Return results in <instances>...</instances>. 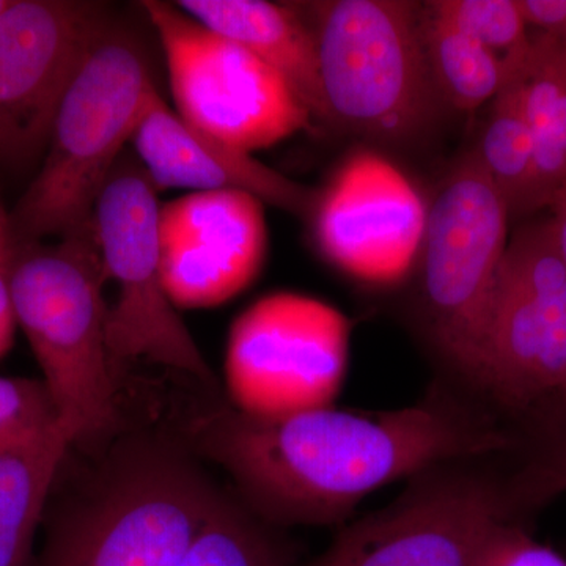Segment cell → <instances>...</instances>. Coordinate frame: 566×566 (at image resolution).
I'll use <instances>...</instances> for the list:
<instances>
[{
    "label": "cell",
    "mask_w": 566,
    "mask_h": 566,
    "mask_svg": "<svg viewBox=\"0 0 566 566\" xmlns=\"http://www.w3.org/2000/svg\"><path fill=\"white\" fill-rule=\"evenodd\" d=\"M186 436L273 526L342 523L371 491L434 464L516 446L482 406L441 386L419 403L378 412L324 406L263 419L218 400L189 420Z\"/></svg>",
    "instance_id": "cell-1"
},
{
    "label": "cell",
    "mask_w": 566,
    "mask_h": 566,
    "mask_svg": "<svg viewBox=\"0 0 566 566\" xmlns=\"http://www.w3.org/2000/svg\"><path fill=\"white\" fill-rule=\"evenodd\" d=\"M221 493L185 442L126 436L73 491L52 488L28 566H178Z\"/></svg>",
    "instance_id": "cell-2"
},
{
    "label": "cell",
    "mask_w": 566,
    "mask_h": 566,
    "mask_svg": "<svg viewBox=\"0 0 566 566\" xmlns=\"http://www.w3.org/2000/svg\"><path fill=\"white\" fill-rule=\"evenodd\" d=\"M6 274L18 326L35 354L71 449L109 441L120 408L107 348L106 274L93 222L52 245L11 248Z\"/></svg>",
    "instance_id": "cell-3"
},
{
    "label": "cell",
    "mask_w": 566,
    "mask_h": 566,
    "mask_svg": "<svg viewBox=\"0 0 566 566\" xmlns=\"http://www.w3.org/2000/svg\"><path fill=\"white\" fill-rule=\"evenodd\" d=\"M156 91L137 44L107 29L71 80L39 174L7 218L11 248L92 226L115 159Z\"/></svg>",
    "instance_id": "cell-4"
},
{
    "label": "cell",
    "mask_w": 566,
    "mask_h": 566,
    "mask_svg": "<svg viewBox=\"0 0 566 566\" xmlns=\"http://www.w3.org/2000/svg\"><path fill=\"white\" fill-rule=\"evenodd\" d=\"M326 123L405 144L438 114L422 39V7L403 0H333L311 7Z\"/></svg>",
    "instance_id": "cell-5"
},
{
    "label": "cell",
    "mask_w": 566,
    "mask_h": 566,
    "mask_svg": "<svg viewBox=\"0 0 566 566\" xmlns=\"http://www.w3.org/2000/svg\"><path fill=\"white\" fill-rule=\"evenodd\" d=\"M494 455L458 458L411 476L394 502L342 528L305 566H479L497 528L520 521L521 501L535 497L524 471L495 474L488 465Z\"/></svg>",
    "instance_id": "cell-6"
},
{
    "label": "cell",
    "mask_w": 566,
    "mask_h": 566,
    "mask_svg": "<svg viewBox=\"0 0 566 566\" xmlns=\"http://www.w3.org/2000/svg\"><path fill=\"white\" fill-rule=\"evenodd\" d=\"M510 211L475 150L457 164L428 208L420 248V307L447 367L474 392L495 277L509 244Z\"/></svg>",
    "instance_id": "cell-7"
},
{
    "label": "cell",
    "mask_w": 566,
    "mask_h": 566,
    "mask_svg": "<svg viewBox=\"0 0 566 566\" xmlns=\"http://www.w3.org/2000/svg\"><path fill=\"white\" fill-rule=\"evenodd\" d=\"M566 368V266L549 219L509 240L488 305L474 392L513 415L556 395Z\"/></svg>",
    "instance_id": "cell-8"
},
{
    "label": "cell",
    "mask_w": 566,
    "mask_h": 566,
    "mask_svg": "<svg viewBox=\"0 0 566 566\" xmlns=\"http://www.w3.org/2000/svg\"><path fill=\"white\" fill-rule=\"evenodd\" d=\"M158 33L177 114L248 153L311 129V112L279 71L174 3H142Z\"/></svg>",
    "instance_id": "cell-9"
},
{
    "label": "cell",
    "mask_w": 566,
    "mask_h": 566,
    "mask_svg": "<svg viewBox=\"0 0 566 566\" xmlns=\"http://www.w3.org/2000/svg\"><path fill=\"white\" fill-rule=\"evenodd\" d=\"M159 207L147 175L122 169L112 172L93 208L104 274L117 283V300L107 311V348L115 365L151 360L221 397L218 376L164 289Z\"/></svg>",
    "instance_id": "cell-10"
},
{
    "label": "cell",
    "mask_w": 566,
    "mask_h": 566,
    "mask_svg": "<svg viewBox=\"0 0 566 566\" xmlns=\"http://www.w3.org/2000/svg\"><path fill=\"white\" fill-rule=\"evenodd\" d=\"M348 322L331 305L274 293L234 319L226 389L238 411L263 419L331 406L344 378Z\"/></svg>",
    "instance_id": "cell-11"
},
{
    "label": "cell",
    "mask_w": 566,
    "mask_h": 566,
    "mask_svg": "<svg viewBox=\"0 0 566 566\" xmlns=\"http://www.w3.org/2000/svg\"><path fill=\"white\" fill-rule=\"evenodd\" d=\"M106 31L98 3L10 0L0 13V167L46 151L63 95Z\"/></svg>",
    "instance_id": "cell-12"
},
{
    "label": "cell",
    "mask_w": 566,
    "mask_h": 566,
    "mask_svg": "<svg viewBox=\"0 0 566 566\" xmlns=\"http://www.w3.org/2000/svg\"><path fill=\"white\" fill-rule=\"evenodd\" d=\"M427 208L397 167L354 153L316 192L312 232L335 268L371 283L400 281L422 248Z\"/></svg>",
    "instance_id": "cell-13"
},
{
    "label": "cell",
    "mask_w": 566,
    "mask_h": 566,
    "mask_svg": "<svg viewBox=\"0 0 566 566\" xmlns=\"http://www.w3.org/2000/svg\"><path fill=\"white\" fill-rule=\"evenodd\" d=\"M158 240L164 289L175 307H216L262 270L263 202L238 189L188 193L159 207Z\"/></svg>",
    "instance_id": "cell-14"
},
{
    "label": "cell",
    "mask_w": 566,
    "mask_h": 566,
    "mask_svg": "<svg viewBox=\"0 0 566 566\" xmlns=\"http://www.w3.org/2000/svg\"><path fill=\"white\" fill-rule=\"evenodd\" d=\"M133 145L155 189H238L263 203L308 216L316 192L271 169L252 153L208 136L182 120L156 91L133 134Z\"/></svg>",
    "instance_id": "cell-15"
},
{
    "label": "cell",
    "mask_w": 566,
    "mask_h": 566,
    "mask_svg": "<svg viewBox=\"0 0 566 566\" xmlns=\"http://www.w3.org/2000/svg\"><path fill=\"white\" fill-rule=\"evenodd\" d=\"M177 6L279 71L314 120L326 122L314 29L294 7L266 0H182Z\"/></svg>",
    "instance_id": "cell-16"
},
{
    "label": "cell",
    "mask_w": 566,
    "mask_h": 566,
    "mask_svg": "<svg viewBox=\"0 0 566 566\" xmlns=\"http://www.w3.org/2000/svg\"><path fill=\"white\" fill-rule=\"evenodd\" d=\"M535 147L534 211L566 182V50L543 32L531 35L521 69Z\"/></svg>",
    "instance_id": "cell-17"
},
{
    "label": "cell",
    "mask_w": 566,
    "mask_h": 566,
    "mask_svg": "<svg viewBox=\"0 0 566 566\" xmlns=\"http://www.w3.org/2000/svg\"><path fill=\"white\" fill-rule=\"evenodd\" d=\"M71 444L57 434L46 444L0 457V566H28L44 510Z\"/></svg>",
    "instance_id": "cell-18"
},
{
    "label": "cell",
    "mask_w": 566,
    "mask_h": 566,
    "mask_svg": "<svg viewBox=\"0 0 566 566\" xmlns=\"http://www.w3.org/2000/svg\"><path fill=\"white\" fill-rule=\"evenodd\" d=\"M521 69L512 71L491 102L479 147L474 148L512 216L534 212L535 147Z\"/></svg>",
    "instance_id": "cell-19"
},
{
    "label": "cell",
    "mask_w": 566,
    "mask_h": 566,
    "mask_svg": "<svg viewBox=\"0 0 566 566\" xmlns=\"http://www.w3.org/2000/svg\"><path fill=\"white\" fill-rule=\"evenodd\" d=\"M422 39L431 80L442 103L471 114L505 84V63L479 41L422 9Z\"/></svg>",
    "instance_id": "cell-20"
},
{
    "label": "cell",
    "mask_w": 566,
    "mask_h": 566,
    "mask_svg": "<svg viewBox=\"0 0 566 566\" xmlns=\"http://www.w3.org/2000/svg\"><path fill=\"white\" fill-rule=\"evenodd\" d=\"M178 566H305L294 560L273 524L221 493Z\"/></svg>",
    "instance_id": "cell-21"
},
{
    "label": "cell",
    "mask_w": 566,
    "mask_h": 566,
    "mask_svg": "<svg viewBox=\"0 0 566 566\" xmlns=\"http://www.w3.org/2000/svg\"><path fill=\"white\" fill-rule=\"evenodd\" d=\"M424 9L494 52L510 73L526 61L531 33L520 0H436Z\"/></svg>",
    "instance_id": "cell-22"
},
{
    "label": "cell",
    "mask_w": 566,
    "mask_h": 566,
    "mask_svg": "<svg viewBox=\"0 0 566 566\" xmlns=\"http://www.w3.org/2000/svg\"><path fill=\"white\" fill-rule=\"evenodd\" d=\"M57 434L65 433L43 379L0 376V457L36 449Z\"/></svg>",
    "instance_id": "cell-23"
},
{
    "label": "cell",
    "mask_w": 566,
    "mask_h": 566,
    "mask_svg": "<svg viewBox=\"0 0 566 566\" xmlns=\"http://www.w3.org/2000/svg\"><path fill=\"white\" fill-rule=\"evenodd\" d=\"M536 416L535 457L527 471L545 491H566V411L551 401L528 412Z\"/></svg>",
    "instance_id": "cell-24"
},
{
    "label": "cell",
    "mask_w": 566,
    "mask_h": 566,
    "mask_svg": "<svg viewBox=\"0 0 566 566\" xmlns=\"http://www.w3.org/2000/svg\"><path fill=\"white\" fill-rule=\"evenodd\" d=\"M479 566H566V557L535 539L521 521H513L497 528Z\"/></svg>",
    "instance_id": "cell-25"
},
{
    "label": "cell",
    "mask_w": 566,
    "mask_h": 566,
    "mask_svg": "<svg viewBox=\"0 0 566 566\" xmlns=\"http://www.w3.org/2000/svg\"><path fill=\"white\" fill-rule=\"evenodd\" d=\"M528 28L546 33L566 50V0H520Z\"/></svg>",
    "instance_id": "cell-26"
},
{
    "label": "cell",
    "mask_w": 566,
    "mask_h": 566,
    "mask_svg": "<svg viewBox=\"0 0 566 566\" xmlns=\"http://www.w3.org/2000/svg\"><path fill=\"white\" fill-rule=\"evenodd\" d=\"M17 326V315H14L13 301H11L6 266L0 263V359L10 352Z\"/></svg>",
    "instance_id": "cell-27"
},
{
    "label": "cell",
    "mask_w": 566,
    "mask_h": 566,
    "mask_svg": "<svg viewBox=\"0 0 566 566\" xmlns=\"http://www.w3.org/2000/svg\"><path fill=\"white\" fill-rule=\"evenodd\" d=\"M547 208L551 210L549 221L556 237L557 249L566 266V182L554 193Z\"/></svg>",
    "instance_id": "cell-28"
},
{
    "label": "cell",
    "mask_w": 566,
    "mask_h": 566,
    "mask_svg": "<svg viewBox=\"0 0 566 566\" xmlns=\"http://www.w3.org/2000/svg\"><path fill=\"white\" fill-rule=\"evenodd\" d=\"M11 245L9 229H7V219L0 218V263L6 266L7 256H9Z\"/></svg>",
    "instance_id": "cell-29"
},
{
    "label": "cell",
    "mask_w": 566,
    "mask_h": 566,
    "mask_svg": "<svg viewBox=\"0 0 566 566\" xmlns=\"http://www.w3.org/2000/svg\"><path fill=\"white\" fill-rule=\"evenodd\" d=\"M551 401H556L558 408H562L564 411H566V368L564 378H562L560 386H558L557 392L553 398H551Z\"/></svg>",
    "instance_id": "cell-30"
},
{
    "label": "cell",
    "mask_w": 566,
    "mask_h": 566,
    "mask_svg": "<svg viewBox=\"0 0 566 566\" xmlns=\"http://www.w3.org/2000/svg\"><path fill=\"white\" fill-rule=\"evenodd\" d=\"M10 0H0V13H2L3 10L7 9V6H9Z\"/></svg>",
    "instance_id": "cell-31"
}]
</instances>
